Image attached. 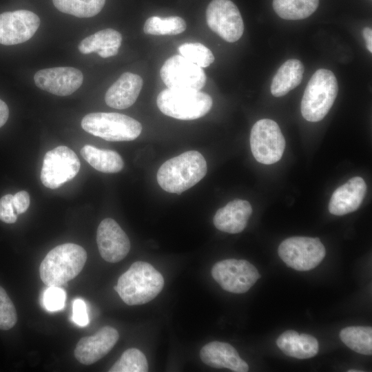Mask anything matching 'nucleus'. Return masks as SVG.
I'll list each match as a JSON object with an SVG mask.
<instances>
[{"label":"nucleus","instance_id":"nucleus-1","mask_svg":"<svg viewBox=\"0 0 372 372\" xmlns=\"http://www.w3.org/2000/svg\"><path fill=\"white\" fill-rule=\"evenodd\" d=\"M164 286L161 273L152 265L136 261L118 278L114 289L127 305H140L155 298Z\"/></svg>","mask_w":372,"mask_h":372},{"label":"nucleus","instance_id":"nucleus-2","mask_svg":"<svg viewBox=\"0 0 372 372\" xmlns=\"http://www.w3.org/2000/svg\"><path fill=\"white\" fill-rule=\"evenodd\" d=\"M207 171L203 156L191 150L166 161L158 170L157 182L163 190L180 194L203 179Z\"/></svg>","mask_w":372,"mask_h":372},{"label":"nucleus","instance_id":"nucleus-3","mask_svg":"<svg viewBox=\"0 0 372 372\" xmlns=\"http://www.w3.org/2000/svg\"><path fill=\"white\" fill-rule=\"evenodd\" d=\"M86 260V251L81 246L74 243L58 245L42 260L40 278L48 287H62L80 273Z\"/></svg>","mask_w":372,"mask_h":372},{"label":"nucleus","instance_id":"nucleus-4","mask_svg":"<svg viewBox=\"0 0 372 372\" xmlns=\"http://www.w3.org/2000/svg\"><path fill=\"white\" fill-rule=\"evenodd\" d=\"M338 91L335 74L327 69H318L310 79L302 96V116L310 122L324 118L332 107Z\"/></svg>","mask_w":372,"mask_h":372},{"label":"nucleus","instance_id":"nucleus-5","mask_svg":"<svg viewBox=\"0 0 372 372\" xmlns=\"http://www.w3.org/2000/svg\"><path fill=\"white\" fill-rule=\"evenodd\" d=\"M156 103L164 114L179 120H194L203 117L212 106L211 96L200 90L169 89L162 90Z\"/></svg>","mask_w":372,"mask_h":372},{"label":"nucleus","instance_id":"nucleus-6","mask_svg":"<svg viewBox=\"0 0 372 372\" xmlns=\"http://www.w3.org/2000/svg\"><path fill=\"white\" fill-rule=\"evenodd\" d=\"M81 127L87 132L107 141H130L141 133L142 125L134 118L116 112H94L85 115Z\"/></svg>","mask_w":372,"mask_h":372},{"label":"nucleus","instance_id":"nucleus-7","mask_svg":"<svg viewBox=\"0 0 372 372\" xmlns=\"http://www.w3.org/2000/svg\"><path fill=\"white\" fill-rule=\"evenodd\" d=\"M278 253L288 267L298 271H308L322 262L326 250L318 238L293 236L280 244Z\"/></svg>","mask_w":372,"mask_h":372},{"label":"nucleus","instance_id":"nucleus-8","mask_svg":"<svg viewBox=\"0 0 372 372\" xmlns=\"http://www.w3.org/2000/svg\"><path fill=\"white\" fill-rule=\"evenodd\" d=\"M250 146L256 160L265 165L278 162L285 148V139L279 125L274 121H258L250 133Z\"/></svg>","mask_w":372,"mask_h":372},{"label":"nucleus","instance_id":"nucleus-9","mask_svg":"<svg viewBox=\"0 0 372 372\" xmlns=\"http://www.w3.org/2000/svg\"><path fill=\"white\" fill-rule=\"evenodd\" d=\"M80 167L74 152L66 146H59L45 154L41 180L45 187L56 189L74 178Z\"/></svg>","mask_w":372,"mask_h":372},{"label":"nucleus","instance_id":"nucleus-10","mask_svg":"<svg viewBox=\"0 0 372 372\" xmlns=\"http://www.w3.org/2000/svg\"><path fill=\"white\" fill-rule=\"evenodd\" d=\"M211 273L224 290L234 293L247 292L260 277L251 263L246 260L234 258L216 262Z\"/></svg>","mask_w":372,"mask_h":372},{"label":"nucleus","instance_id":"nucleus-11","mask_svg":"<svg viewBox=\"0 0 372 372\" xmlns=\"http://www.w3.org/2000/svg\"><path fill=\"white\" fill-rule=\"evenodd\" d=\"M209 28L227 42L238 41L244 23L238 7L230 0H212L206 10Z\"/></svg>","mask_w":372,"mask_h":372},{"label":"nucleus","instance_id":"nucleus-12","mask_svg":"<svg viewBox=\"0 0 372 372\" xmlns=\"http://www.w3.org/2000/svg\"><path fill=\"white\" fill-rule=\"evenodd\" d=\"M160 75L169 89L200 90L205 86L207 79L203 68L180 54L167 59L161 68Z\"/></svg>","mask_w":372,"mask_h":372},{"label":"nucleus","instance_id":"nucleus-13","mask_svg":"<svg viewBox=\"0 0 372 372\" xmlns=\"http://www.w3.org/2000/svg\"><path fill=\"white\" fill-rule=\"evenodd\" d=\"M40 25V19L34 12L18 10L0 14V43L12 45L27 41Z\"/></svg>","mask_w":372,"mask_h":372},{"label":"nucleus","instance_id":"nucleus-14","mask_svg":"<svg viewBox=\"0 0 372 372\" xmlns=\"http://www.w3.org/2000/svg\"><path fill=\"white\" fill-rule=\"evenodd\" d=\"M36 85L56 96H69L83 83V73L72 67H56L40 70L34 76Z\"/></svg>","mask_w":372,"mask_h":372},{"label":"nucleus","instance_id":"nucleus-15","mask_svg":"<svg viewBox=\"0 0 372 372\" xmlns=\"http://www.w3.org/2000/svg\"><path fill=\"white\" fill-rule=\"evenodd\" d=\"M96 242L102 258L111 263L122 260L130 249L128 236L120 225L110 218L100 223L96 232Z\"/></svg>","mask_w":372,"mask_h":372},{"label":"nucleus","instance_id":"nucleus-16","mask_svg":"<svg viewBox=\"0 0 372 372\" xmlns=\"http://www.w3.org/2000/svg\"><path fill=\"white\" fill-rule=\"evenodd\" d=\"M118 338L116 329L103 327L93 335L80 339L74 349V356L83 364H94L112 350Z\"/></svg>","mask_w":372,"mask_h":372},{"label":"nucleus","instance_id":"nucleus-17","mask_svg":"<svg viewBox=\"0 0 372 372\" xmlns=\"http://www.w3.org/2000/svg\"><path fill=\"white\" fill-rule=\"evenodd\" d=\"M366 192V184L360 176L350 178L332 194L329 211L336 216H342L357 210Z\"/></svg>","mask_w":372,"mask_h":372},{"label":"nucleus","instance_id":"nucleus-18","mask_svg":"<svg viewBox=\"0 0 372 372\" xmlns=\"http://www.w3.org/2000/svg\"><path fill=\"white\" fill-rule=\"evenodd\" d=\"M200 358L207 365L216 369L226 368L234 372H247L249 366L235 348L227 342L213 341L204 345Z\"/></svg>","mask_w":372,"mask_h":372},{"label":"nucleus","instance_id":"nucleus-19","mask_svg":"<svg viewBox=\"0 0 372 372\" xmlns=\"http://www.w3.org/2000/svg\"><path fill=\"white\" fill-rule=\"evenodd\" d=\"M143 87L142 78L134 73L125 72L107 90L105 96L106 104L123 110L132 106L136 101Z\"/></svg>","mask_w":372,"mask_h":372},{"label":"nucleus","instance_id":"nucleus-20","mask_svg":"<svg viewBox=\"0 0 372 372\" xmlns=\"http://www.w3.org/2000/svg\"><path fill=\"white\" fill-rule=\"evenodd\" d=\"M251 214L252 207L248 201L236 199L217 210L214 225L221 231L238 234L246 227Z\"/></svg>","mask_w":372,"mask_h":372},{"label":"nucleus","instance_id":"nucleus-21","mask_svg":"<svg viewBox=\"0 0 372 372\" xmlns=\"http://www.w3.org/2000/svg\"><path fill=\"white\" fill-rule=\"evenodd\" d=\"M276 344L285 355L298 359L314 357L319 350L316 338L307 333L299 334L293 330L283 332L276 340Z\"/></svg>","mask_w":372,"mask_h":372},{"label":"nucleus","instance_id":"nucleus-22","mask_svg":"<svg viewBox=\"0 0 372 372\" xmlns=\"http://www.w3.org/2000/svg\"><path fill=\"white\" fill-rule=\"evenodd\" d=\"M121 41L120 32L107 28L83 39L79 45V50L84 54L97 52L100 56L107 58L118 54Z\"/></svg>","mask_w":372,"mask_h":372},{"label":"nucleus","instance_id":"nucleus-23","mask_svg":"<svg viewBox=\"0 0 372 372\" xmlns=\"http://www.w3.org/2000/svg\"><path fill=\"white\" fill-rule=\"evenodd\" d=\"M304 73L302 63L295 59L285 61L274 75L270 90L276 97L282 96L296 87L302 81Z\"/></svg>","mask_w":372,"mask_h":372},{"label":"nucleus","instance_id":"nucleus-24","mask_svg":"<svg viewBox=\"0 0 372 372\" xmlns=\"http://www.w3.org/2000/svg\"><path fill=\"white\" fill-rule=\"evenodd\" d=\"M81 154L92 167L103 173H116L124 166L121 156L111 149L85 145L81 149Z\"/></svg>","mask_w":372,"mask_h":372},{"label":"nucleus","instance_id":"nucleus-25","mask_svg":"<svg viewBox=\"0 0 372 372\" xmlns=\"http://www.w3.org/2000/svg\"><path fill=\"white\" fill-rule=\"evenodd\" d=\"M319 0H273V8L282 19H303L318 8Z\"/></svg>","mask_w":372,"mask_h":372},{"label":"nucleus","instance_id":"nucleus-26","mask_svg":"<svg viewBox=\"0 0 372 372\" xmlns=\"http://www.w3.org/2000/svg\"><path fill=\"white\" fill-rule=\"evenodd\" d=\"M342 342L353 351L363 355L372 353V328L371 327H347L340 332Z\"/></svg>","mask_w":372,"mask_h":372},{"label":"nucleus","instance_id":"nucleus-27","mask_svg":"<svg viewBox=\"0 0 372 372\" xmlns=\"http://www.w3.org/2000/svg\"><path fill=\"white\" fill-rule=\"evenodd\" d=\"M61 12L80 18L92 17L101 12L105 0H52Z\"/></svg>","mask_w":372,"mask_h":372},{"label":"nucleus","instance_id":"nucleus-28","mask_svg":"<svg viewBox=\"0 0 372 372\" xmlns=\"http://www.w3.org/2000/svg\"><path fill=\"white\" fill-rule=\"evenodd\" d=\"M187 28L185 20L177 16L167 17H151L144 24L143 31L152 35H176L183 32Z\"/></svg>","mask_w":372,"mask_h":372},{"label":"nucleus","instance_id":"nucleus-29","mask_svg":"<svg viewBox=\"0 0 372 372\" xmlns=\"http://www.w3.org/2000/svg\"><path fill=\"white\" fill-rule=\"evenodd\" d=\"M147 360L144 353L136 348L125 351L109 370L110 372H146Z\"/></svg>","mask_w":372,"mask_h":372},{"label":"nucleus","instance_id":"nucleus-30","mask_svg":"<svg viewBox=\"0 0 372 372\" xmlns=\"http://www.w3.org/2000/svg\"><path fill=\"white\" fill-rule=\"evenodd\" d=\"M178 50L181 56L200 68L208 67L214 61L211 51L200 43H185Z\"/></svg>","mask_w":372,"mask_h":372},{"label":"nucleus","instance_id":"nucleus-31","mask_svg":"<svg viewBox=\"0 0 372 372\" xmlns=\"http://www.w3.org/2000/svg\"><path fill=\"white\" fill-rule=\"evenodd\" d=\"M17 321V314L14 304L5 289L0 286V329H10Z\"/></svg>","mask_w":372,"mask_h":372},{"label":"nucleus","instance_id":"nucleus-32","mask_svg":"<svg viewBox=\"0 0 372 372\" xmlns=\"http://www.w3.org/2000/svg\"><path fill=\"white\" fill-rule=\"evenodd\" d=\"M65 300V292L60 287H48L44 291L43 302L45 309L56 311L63 308Z\"/></svg>","mask_w":372,"mask_h":372},{"label":"nucleus","instance_id":"nucleus-33","mask_svg":"<svg viewBox=\"0 0 372 372\" xmlns=\"http://www.w3.org/2000/svg\"><path fill=\"white\" fill-rule=\"evenodd\" d=\"M12 198V194H6L0 198V220L8 224L15 223L17 219Z\"/></svg>","mask_w":372,"mask_h":372},{"label":"nucleus","instance_id":"nucleus-34","mask_svg":"<svg viewBox=\"0 0 372 372\" xmlns=\"http://www.w3.org/2000/svg\"><path fill=\"white\" fill-rule=\"evenodd\" d=\"M72 320L81 327L86 326L89 322L85 303L80 298L76 299L73 302Z\"/></svg>","mask_w":372,"mask_h":372},{"label":"nucleus","instance_id":"nucleus-35","mask_svg":"<svg viewBox=\"0 0 372 372\" xmlns=\"http://www.w3.org/2000/svg\"><path fill=\"white\" fill-rule=\"evenodd\" d=\"M12 201L17 214H21L29 207L30 195L26 191L19 192L13 196Z\"/></svg>","mask_w":372,"mask_h":372},{"label":"nucleus","instance_id":"nucleus-36","mask_svg":"<svg viewBox=\"0 0 372 372\" xmlns=\"http://www.w3.org/2000/svg\"><path fill=\"white\" fill-rule=\"evenodd\" d=\"M8 116V107L4 101L0 99V127H1L6 123Z\"/></svg>","mask_w":372,"mask_h":372},{"label":"nucleus","instance_id":"nucleus-37","mask_svg":"<svg viewBox=\"0 0 372 372\" xmlns=\"http://www.w3.org/2000/svg\"><path fill=\"white\" fill-rule=\"evenodd\" d=\"M364 39L366 41L367 50L372 52V30L371 28L366 27L362 31Z\"/></svg>","mask_w":372,"mask_h":372},{"label":"nucleus","instance_id":"nucleus-38","mask_svg":"<svg viewBox=\"0 0 372 372\" xmlns=\"http://www.w3.org/2000/svg\"><path fill=\"white\" fill-rule=\"evenodd\" d=\"M348 371H349V372H355V371L359 372V371H359V370H353V369H352V370H349Z\"/></svg>","mask_w":372,"mask_h":372}]
</instances>
